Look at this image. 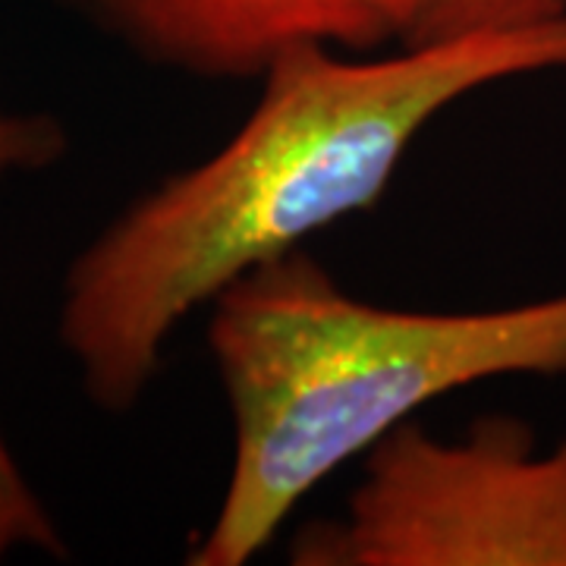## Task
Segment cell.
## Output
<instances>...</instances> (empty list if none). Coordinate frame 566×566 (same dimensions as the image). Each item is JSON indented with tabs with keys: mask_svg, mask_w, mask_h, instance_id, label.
<instances>
[{
	"mask_svg": "<svg viewBox=\"0 0 566 566\" xmlns=\"http://www.w3.org/2000/svg\"><path fill=\"white\" fill-rule=\"evenodd\" d=\"M205 312L233 447L189 566L255 560L324 479L453 390L566 378V290L475 312L390 308L349 296L296 249Z\"/></svg>",
	"mask_w": 566,
	"mask_h": 566,
	"instance_id": "7a4b0ae2",
	"label": "cell"
},
{
	"mask_svg": "<svg viewBox=\"0 0 566 566\" xmlns=\"http://www.w3.org/2000/svg\"><path fill=\"white\" fill-rule=\"evenodd\" d=\"M566 0H394L397 44L463 39L564 17Z\"/></svg>",
	"mask_w": 566,
	"mask_h": 566,
	"instance_id": "8992f818",
	"label": "cell"
},
{
	"mask_svg": "<svg viewBox=\"0 0 566 566\" xmlns=\"http://www.w3.org/2000/svg\"><path fill=\"white\" fill-rule=\"evenodd\" d=\"M66 148V126L54 114L13 111L0 104V180L41 174L61 161ZM17 554L63 557L66 542L0 431V564Z\"/></svg>",
	"mask_w": 566,
	"mask_h": 566,
	"instance_id": "5b68a950",
	"label": "cell"
},
{
	"mask_svg": "<svg viewBox=\"0 0 566 566\" xmlns=\"http://www.w3.org/2000/svg\"><path fill=\"white\" fill-rule=\"evenodd\" d=\"M293 566H566V438L488 416L463 438L412 422L359 457L337 516L305 523Z\"/></svg>",
	"mask_w": 566,
	"mask_h": 566,
	"instance_id": "3957f363",
	"label": "cell"
},
{
	"mask_svg": "<svg viewBox=\"0 0 566 566\" xmlns=\"http://www.w3.org/2000/svg\"><path fill=\"white\" fill-rule=\"evenodd\" d=\"M139 61L205 82H259L303 44H397L394 0H73Z\"/></svg>",
	"mask_w": 566,
	"mask_h": 566,
	"instance_id": "277c9868",
	"label": "cell"
},
{
	"mask_svg": "<svg viewBox=\"0 0 566 566\" xmlns=\"http://www.w3.org/2000/svg\"><path fill=\"white\" fill-rule=\"evenodd\" d=\"M542 73H566V13L428 44L281 54L218 151L142 192L66 268L57 340L82 394L102 412L136 409L170 337L230 283L371 208L453 104Z\"/></svg>",
	"mask_w": 566,
	"mask_h": 566,
	"instance_id": "6da1fadb",
	"label": "cell"
}]
</instances>
